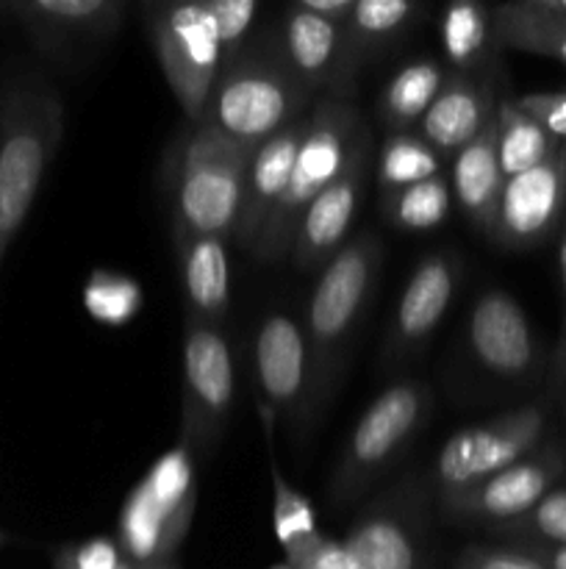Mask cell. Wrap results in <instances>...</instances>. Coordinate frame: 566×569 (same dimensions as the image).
Segmentation results:
<instances>
[{
	"instance_id": "obj_6",
	"label": "cell",
	"mask_w": 566,
	"mask_h": 569,
	"mask_svg": "<svg viewBox=\"0 0 566 569\" xmlns=\"http://www.w3.org/2000/svg\"><path fill=\"white\" fill-rule=\"evenodd\" d=\"M364 128L358 109L350 100L320 98L309 111V131L297 150L292 172H289L286 189L272 209L253 256L261 264H277L289 259L294 228L300 217L309 209L311 200L336 181L350 159L355 137Z\"/></svg>"
},
{
	"instance_id": "obj_35",
	"label": "cell",
	"mask_w": 566,
	"mask_h": 569,
	"mask_svg": "<svg viewBox=\"0 0 566 569\" xmlns=\"http://www.w3.org/2000/svg\"><path fill=\"white\" fill-rule=\"evenodd\" d=\"M53 569H178V561L155 567H139L120 553L114 539L94 537L87 542L67 545L55 553Z\"/></svg>"
},
{
	"instance_id": "obj_8",
	"label": "cell",
	"mask_w": 566,
	"mask_h": 569,
	"mask_svg": "<svg viewBox=\"0 0 566 569\" xmlns=\"http://www.w3.org/2000/svg\"><path fill=\"white\" fill-rule=\"evenodd\" d=\"M142 17L166 87L175 94L189 126H198L225 64L209 6L205 0L203 3L148 0L142 3Z\"/></svg>"
},
{
	"instance_id": "obj_19",
	"label": "cell",
	"mask_w": 566,
	"mask_h": 569,
	"mask_svg": "<svg viewBox=\"0 0 566 569\" xmlns=\"http://www.w3.org/2000/svg\"><path fill=\"white\" fill-rule=\"evenodd\" d=\"M466 342L477 365L499 381H525L538 367L536 333L508 289L488 287L477 295L466 320Z\"/></svg>"
},
{
	"instance_id": "obj_3",
	"label": "cell",
	"mask_w": 566,
	"mask_h": 569,
	"mask_svg": "<svg viewBox=\"0 0 566 569\" xmlns=\"http://www.w3.org/2000/svg\"><path fill=\"white\" fill-rule=\"evenodd\" d=\"M314 94L277 53L270 31L222 67L200 126L255 150L311 111Z\"/></svg>"
},
{
	"instance_id": "obj_22",
	"label": "cell",
	"mask_w": 566,
	"mask_h": 569,
	"mask_svg": "<svg viewBox=\"0 0 566 569\" xmlns=\"http://www.w3.org/2000/svg\"><path fill=\"white\" fill-rule=\"evenodd\" d=\"M178 270H181L186 320L225 328L231 311V261L228 239L178 237Z\"/></svg>"
},
{
	"instance_id": "obj_12",
	"label": "cell",
	"mask_w": 566,
	"mask_h": 569,
	"mask_svg": "<svg viewBox=\"0 0 566 569\" xmlns=\"http://www.w3.org/2000/svg\"><path fill=\"white\" fill-rule=\"evenodd\" d=\"M344 548L358 569H433L431 522H427L425 487L403 481L366 506L350 526Z\"/></svg>"
},
{
	"instance_id": "obj_44",
	"label": "cell",
	"mask_w": 566,
	"mask_h": 569,
	"mask_svg": "<svg viewBox=\"0 0 566 569\" xmlns=\"http://www.w3.org/2000/svg\"><path fill=\"white\" fill-rule=\"evenodd\" d=\"M564 228H566V217H564Z\"/></svg>"
},
{
	"instance_id": "obj_28",
	"label": "cell",
	"mask_w": 566,
	"mask_h": 569,
	"mask_svg": "<svg viewBox=\"0 0 566 569\" xmlns=\"http://www.w3.org/2000/svg\"><path fill=\"white\" fill-rule=\"evenodd\" d=\"M492 22L499 50H519L566 67V20L530 14L522 9L519 0H514V3L492 6Z\"/></svg>"
},
{
	"instance_id": "obj_1",
	"label": "cell",
	"mask_w": 566,
	"mask_h": 569,
	"mask_svg": "<svg viewBox=\"0 0 566 569\" xmlns=\"http://www.w3.org/2000/svg\"><path fill=\"white\" fill-rule=\"evenodd\" d=\"M64 139V100L33 61L0 67V264Z\"/></svg>"
},
{
	"instance_id": "obj_17",
	"label": "cell",
	"mask_w": 566,
	"mask_h": 569,
	"mask_svg": "<svg viewBox=\"0 0 566 569\" xmlns=\"http://www.w3.org/2000/svg\"><path fill=\"white\" fill-rule=\"evenodd\" d=\"M372 164V133L361 128L350 148V159L331 187L322 189L294 228L289 259L300 272H320L344 244L350 242V228L364 198L366 178Z\"/></svg>"
},
{
	"instance_id": "obj_41",
	"label": "cell",
	"mask_w": 566,
	"mask_h": 569,
	"mask_svg": "<svg viewBox=\"0 0 566 569\" xmlns=\"http://www.w3.org/2000/svg\"><path fill=\"white\" fill-rule=\"evenodd\" d=\"M514 548L527 550L542 567L566 569V548H544V545H514Z\"/></svg>"
},
{
	"instance_id": "obj_15",
	"label": "cell",
	"mask_w": 566,
	"mask_h": 569,
	"mask_svg": "<svg viewBox=\"0 0 566 569\" xmlns=\"http://www.w3.org/2000/svg\"><path fill=\"white\" fill-rule=\"evenodd\" d=\"M566 476V445L544 442L525 459L494 472L486 481L438 500L444 515L455 522H475L494 528L508 526L533 509L544 495L558 487Z\"/></svg>"
},
{
	"instance_id": "obj_14",
	"label": "cell",
	"mask_w": 566,
	"mask_h": 569,
	"mask_svg": "<svg viewBox=\"0 0 566 569\" xmlns=\"http://www.w3.org/2000/svg\"><path fill=\"white\" fill-rule=\"evenodd\" d=\"M277 53L289 70L300 78L311 94L350 100L355 78L364 70L344 26L311 14L294 0L281 11V20L270 28Z\"/></svg>"
},
{
	"instance_id": "obj_24",
	"label": "cell",
	"mask_w": 566,
	"mask_h": 569,
	"mask_svg": "<svg viewBox=\"0 0 566 569\" xmlns=\"http://www.w3.org/2000/svg\"><path fill=\"white\" fill-rule=\"evenodd\" d=\"M447 76V64L431 59V56H422V59L400 67L377 98V120L383 122V128L388 133L414 131L436 100V94L442 92Z\"/></svg>"
},
{
	"instance_id": "obj_39",
	"label": "cell",
	"mask_w": 566,
	"mask_h": 569,
	"mask_svg": "<svg viewBox=\"0 0 566 569\" xmlns=\"http://www.w3.org/2000/svg\"><path fill=\"white\" fill-rule=\"evenodd\" d=\"M558 270H560V292H564V322H560V337H558V345H555L553 367H555V383H558L566 403V228L560 231V242H558Z\"/></svg>"
},
{
	"instance_id": "obj_32",
	"label": "cell",
	"mask_w": 566,
	"mask_h": 569,
	"mask_svg": "<svg viewBox=\"0 0 566 569\" xmlns=\"http://www.w3.org/2000/svg\"><path fill=\"white\" fill-rule=\"evenodd\" d=\"M83 306L103 326H125L142 309V287L120 272L98 270L83 287Z\"/></svg>"
},
{
	"instance_id": "obj_29",
	"label": "cell",
	"mask_w": 566,
	"mask_h": 569,
	"mask_svg": "<svg viewBox=\"0 0 566 569\" xmlns=\"http://www.w3.org/2000/svg\"><path fill=\"white\" fill-rule=\"evenodd\" d=\"M444 176V159L416 131L386 133L375 156V178L381 192L414 187L427 178Z\"/></svg>"
},
{
	"instance_id": "obj_11",
	"label": "cell",
	"mask_w": 566,
	"mask_h": 569,
	"mask_svg": "<svg viewBox=\"0 0 566 569\" xmlns=\"http://www.w3.org/2000/svg\"><path fill=\"white\" fill-rule=\"evenodd\" d=\"M125 0H9L0 17L20 28L28 42L64 70L98 59L125 22Z\"/></svg>"
},
{
	"instance_id": "obj_31",
	"label": "cell",
	"mask_w": 566,
	"mask_h": 569,
	"mask_svg": "<svg viewBox=\"0 0 566 569\" xmlns=\"http://www.w3.org/2000/svg\"><path fill=\"white\" fill-rule=\"evenodd\" d=\"M494 537L503 545H544V548H566V487H555L544 495L527 515L508 526L494 528Z\"/></svg>"
},
{
	"instance_id": "obj_30",
	"label": "cell",
	"mask_w": 566,
	"mask_h": 569,
	"mask_svg": "<svg viewBox=\"0 0 566 569\" xmlns=\"http://www.w3.org/2000/svg\"><path fill=\"white\" fill-rule=\"evenodd\" d=\"M453 189L444 176L427 178L414 187L386 192L381 198V211L388 226L400 231H431L438 228L449 214Z\"/></svg>"
},
{
	"instance_id": "obj_43",
	"label": "cell",
	"mask_w": 566,
	"mask_h": 569,
	"mask_svg": "<svg viewBox=\"0 0 566 569\" xmlns=\"http://www.w3.org/2000/svg\"><path fill=\"white\" fill-rule=\"evenodd\" d=\"M270 569H292V567H289L286 561H281V565H275V567H270Z\"/></svg>"
},
{
	"instance_id": "obj_16",
	"label": "cell",
	"mask_w": 566,
	"mask_h": 569,
	"mask_svg": "<svg viewBox=\"0 0 566 569\" xmlns=\"http://www.w3.org/2000/svg\"><path fill=\"white\" fill-rule=\"evenodd\" d=\"M566 142L544 164L505 178L497 211L486 237L505 250H536L564 231Z\"/></svg>"
},
{
	"instance_id": "obj_38",
	"label": "cell",
	"mask_w": 566,
	"mask_h": 569,
	"mask_svg": "<svg viewBox=\"0 0 566 569\" xmlns=\"http://www.w3.org/2000/svg\"><path fill=\"white\" fill-rule=\"evenodd\" d=\"M519 109L530 114L555 142H566V89L553 92H527L516 98Z\"/></svg>"
},
{
	"instance_id": "obj_25",
	"label": "cell",
	"mask_w": 566,
	"mask_h": 569,
	"mask_svg": "<svg viewBox=\"0 0 566 569\" xmlns=\"http://www.w3.org/2000/svg\"><path fill=\"white\" fill-rule=\"evenodd\" d=\"M444 64L461 76H486L497 61V39H494L492 6L453 3L444 9L442 22Z\"/></svg>"
},
{
	"instance_id": "obj_40",
	"label": "cell",
	"mask_w": 566,
	"mask_h": 569,
	"mask_svg": "<svg viewBox=\"0 0 566 569\" xmlns=\"http://www.w3.org/2000/svg\"><path fill=\"white\" fill-rule=\"evenodd\" d=\"M297 3L303 6L305 11H311V14L322 17V20L338 22V26H344L350 9H353V0H297Z\"/></svg>"
},
{
	"instance_id": "obj_26",
	"label": "cell",
	"mask_w": 566,
	"mask_h": 569,
	"mask_svg": "<svg viewBox=\"0 0 566 569\" xmlns=\"http://www.w3.org/2000/svg\"><path fill=\"white\" fill-rule=\"evenodd\" d=\"M420 6L408 0H353L344 31L358 53L361 64L386 53L416 26Z\"/></svg>"
},
{
	"instance_id": "obj_4",
	"label": "cell",
	"mask_w": 566,
	"mask_h": 569,
	"mask_svg": "<svg viewBox=\"0 0 566 569\" xmlns=\"http://www.w3.org/2000/svg\"><path fill=\"white\" fill-rule=\"evenodd\" d=\"M253 150L205 126H189L170 156L172 239H233Z\"/></svg>"
},
{
	"instance_id": "obj_2",
	"label": "cell",
	"mask_w": 566,
	"mask_h": 569,
	"mask_svg": "<svg viewBox=\"0 0 566 569\" xmlns=\"http://www.w3.org/2000/svg\"><path fill=\"white\" fill-rule=\"evenodd\" d=\"M383 244L372 231H358L316 272V283L305 300L303 328L311 359V389L297 431L305 433L325 411L342 381L350 345L375 298Z\"/></svg>"
},
{
	"instance_id": "obj_13",
	"label": "cell",
	"mask_w": 566,
	"mask_h": 569,
	"mask_svg": "<svg viewBox=\"0 0 566 569\" xmlns=\"http://www.w3.org/2000/svg\"><path fill=\"white\" fill-rule=\"evenodd\" d=\"M253 370L266 442L281 420L300 426L311 389V359L303 317L289 309L270 311L253 337Z\"/></svg>"
},
{
	"instance_id": "obj_7",
	"label": "cell",
	"mask_w": 566,
	"mask_h": 569,
	"mask_svg": "<svg viewBox=\"0 0 566 569\" xmlns=\"http://www.w3.org/2000/svg\"><path fill=\"white\" fill-rule=\"evenodd\" d=\"M431 389L422 381H394L375 395L350 431L331 478L333 509L358 500L414 442L431 415Z\"/></svg>"
},
{
	"instance_id": "obj_33",
	"label": "cell",
	"mask_w": 566,
	"mask_h": 569,
	"mask_svg": "<svg viewBox=\"0 0 566 569\" xmlns=\"http://www.w3.org/2000/svg\"><path fill=\"white\" fill-rule=\"evenodd\" d=\"M272 522H275L277 542H281L283 553L297 545L309 542V539L320 537V526H316L314 509H311V500L305 495H300L292 483L283 478L281 467L272 465Z\"/></svg>"
},
{
	"instance_id": "obj_37",
	"label": "cell",
	"mask_w": 566,
	"mask_h": 569,
	"mask_svg": "<svg viewBox=\"0 0 566 569\" xmlns=\"http://www.w3.org/2000/svg\"><path fill=\"white\" fill-rule=\"evenodd\" d=\"M283 561L292 569H358L355 559L350 556V550L344 548V542L327 539L325 533L286 550Z\"/></svg>"
},
{
	"instance_id": "obj_21",
	"label": "cell",
	"mask_w": 566,
	"mask_h": 569,
	"mask_svg": "<svg viewBox=\"0 0 566 569\" xmlns=\"http://www.w3.org/2000/svg\"><path fill=\"white\" fill-rule=\"evenodd\" d=\"M305 131H309V114L300 117L297 122L283 128L281 133L266 139L264 144H259V148L250 153L242 217H239V228L236 233H233V242L242 250H250V253H253L255 242H259L272 209H275L283 189H286L289 172H292L294 159H297V150L300 144H303Z\"/></svg>"
},
{
	"instance_id": "obj_27",
	"label": "cell",
	"mask_w": 566,
	"mask_h": 569,
	"mask_svg": "<svg viewBox=\"0 0 566 569\" xmlns=\"http://www.w3.org/2000/svg\"><path fill=\"white\" fill-rule=\"evenodd\" d=\"M494 137H497V159L505 178L522 176L533 167L544 164L560 142H555L530 114L519 109L516 98H499L494 111Z\"/></svg>"
},
{
	"instance_id": "obj_18",
	"label": "cell",
	"mask_w": 566,
	"mask_h": 569,
	"mask_svg": "<svg viewBox=\"0 0 566 569\" xmlns=\"http://www.w3.org/2000/svg\"><path fill=\"white\" fill-rule=\"evenodd\" d=\"M461 278H464V264L453 250H433L420 259L388 320L381 350L383 367L403 365L431 342L458 295Z\"/></svg>"
},
{
	"instance_id": "obj_5",
	"label": "cell",
	"mask_w": 566,
	"mask_h": 569,
	"mask_svg": "<svg viewBox=\"0 0 566 569\" xmlns=\"http://www.w3.org/2000/svg\"><path fill=\"white\" fill-rule=\"evenodd\" d=\"M198 509V470L183 445L150 465L128 492L117 520V548L139 567L175 561Z\"/></svg>"
},
{
	"instance_id": "obj_34",
	"label": "cell",
	"mask_w": 566,
	"mask_h": 569,
	"mask_svg": "<svg viewBox=\"0 0 566 569\" xmlns=\"http://www.w3.org/2000/svg\"><path fill=\"white\" fill-rule=\"evenodd\" d=\"M205 6H209L211 17H214V26L222 44V59L228 64L253 39L250 31H253L261 6L255 0H205Z\"/></svg>"
},
{
	"instance_id": "obj_20",
	"label": "cell",
	"mask_w": 566,
	"mask_h": 569,
	"mask_svg": "<svg viewBox=\"0 0 566 569\" xmlns=\"http://www.w3.org/2000/svg\"><path fill=\"white\" fill-rule=\"evenodd\" d=\"M497 100L499 98L488 76L449 72L442 92L436 94V100L414 131L447 161L492 122Z\"/></svg>"
},
{
	"instance_id": "obj_9",
	"label": "cell",
	"mask_w": 566,
	"mask_h": 569,
	"mask_svg": "<svg viewBox=\"0 0 566 569\" xmlns=\"http://www.w3.org/2000/svg\"><path fill=\"white\" fill-rule=\"evenodd\" d=\"M181 431L189 453H211L225 433L236 403V359L225 328L183 322Z\"/></svg>"
},
{
	"instance_id": "obj_36",
	"label": "cell",
	"mask_w": 566,
	"mask_h": 569,
	"mask_svg": "<svg viewBox=\"0 0 566 569\" xmlns=\"http://www.w3.org/2000/svg\"><path fill=\"white\" fill-rule=\"evenodd\" d=\"M449 569H547L514 545H466Z\"/></svg>"
},
{
	"instance_id": "obj_42",
	"label": "cell",
	"mask_w": 566,
	"mask_h": 569,
	"mask_svg": "<svg viewBox=\"0 0 566 569\" xmlns=\"http://www.w3.org/2000/svg\"><path fill=\"white\" fill-rule=\"evenodd\" d=\"M519 3L530 14L549 17V20H566V0H519Z\"/></svg>"
},
{
	"instance_id": "obj_10",
	"label": "cell",
	"mask_w": 566,
	"mask_h": 569,
	"mask_svg": "<svg viewBox=\"0 0 566 569\" xmlns=\"http://www.w3.org/2000/svg\"><path fill=\"white\" fill-rule=\"evenodd\" d=\"M549 411L544 403H527L511 409L494 420L455 431L433 461V489L438 500L453 498L494 472L516 465L544 445Z\"/></svg>"
},
{
	"instance_id": "obj_23",
	"label": "cell",
	"mask_w": 566,
	"mask_h": 569,
	"mask_svg": "<svg viewBox=\"0 0 566 569\" xmlns=\"http://www.w3.org/2000/svg\"><path fill=\"white\" fill-rule=\"evenodd\" d=\"M497 111V109H494ZM449 189L464 214L488 233L503 194L505 176L497 159V137H494V117L464 150L449 159Z\"/></svg>"
}]
</instances>
